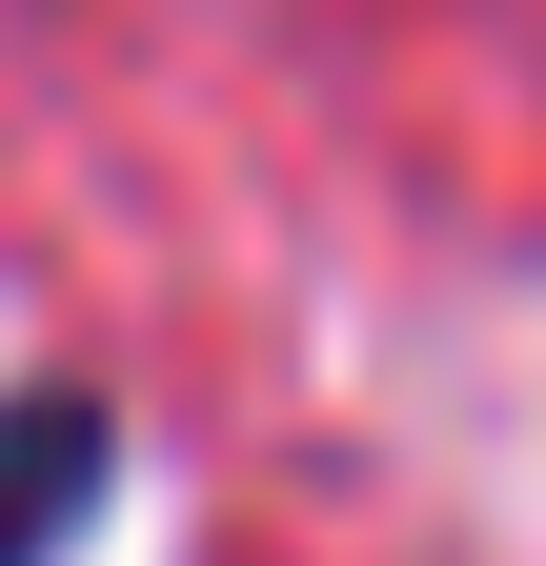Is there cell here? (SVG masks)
<instances>
[{"instance_id": "1", "label": "cell", "mask_w": 546, "mask_h": 566, "mask_svg": "<svg viewBox=\"0 0 546 566\" xmlns=\"http://www.w3.org/2000/svg\"><path fill=\"white\" fill-rule=\"evenodd\" d=\"M102 485H122V405L102 385H0V566H61Z\"/></svg>"}]
</instances>
